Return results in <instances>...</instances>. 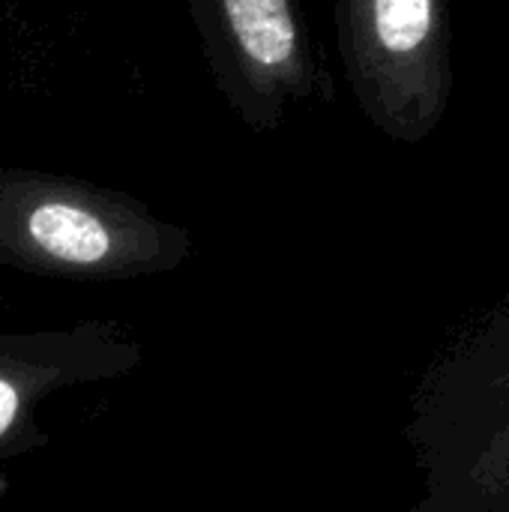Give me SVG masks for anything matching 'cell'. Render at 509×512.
Here are the masks:
<instances>
[{
  "instance_id": "7a4b0ae2",
  "label": "cell",
  "mask_w": 509,
  "mask_h": 512,
  "mask_svg": "<svg viewBox=\"0 0 509 512\" xmlns=\"http://www.w3.org/2000/svg\"><path fill=\"white\" fill-rule=\"evenodd\" d=\"M219 93L252 132L279 129L330 96V78L297 0H189Z\"/></svg>"
},
{
  "instance_id": "3957f363",
  "label": "cell",
  "mask_w": 509,
  "mask_h": 512,
  "mask_svg": "<svg viewBox=\"0 0 509 512\" xmlns=\"http://www.w3.org/2000/svg\"><path fill=\"white\" fill-rule=\"evenodd\" d=\"M30 237L69 264H99L114 249V234L96 213L63 201L42 204L30 216Z\"/></svg>"
},
{
  "instance_id": "277c9868",
  "label": "cell",
  "mask_w": 509,
  "mask_h": 512,
  "mask_svg": "<svg viewBox=\"0 0 509 512\" xmlns=\"http://www.w3.org/2000/svg\"><path fill=\"white\" fill-rule=\"evenodd\" d=\"M15 411H18V396L15 390L0 378V435L9 429V423L15 420Z\"/></svg>"
},
{
  "instance_id": "6da1fadb",
  "label": "cell",
  "mask_w": 509,
  "mask_h": 512,
  "mask_svg": "<svg viewBox=\"0 0 509 512\" xmlns=\"http://www.w3.org/2000/svg\"><path fill=\"white\" fill-rule=\"evenodd\" d=\"M345 81L393 144H423L453 96V33L447 0H333Z\"/></svg>"
}]
</instances>
